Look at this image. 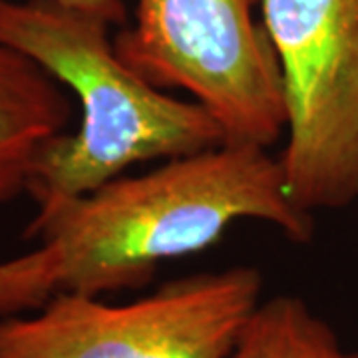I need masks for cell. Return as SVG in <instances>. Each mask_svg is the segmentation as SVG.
<instances>
[{
	"instance_id": "6da1fadb",
	"label": "cell",
	"mask_w": 358,
	"mask_h": 358,
	"mask_svg": "<svg viewBox=\"0 0 358 358\" xmlns=\"http://www.w3.org/2000/svg\"><path fill=\"white\" fill-rule=\"evenodd\" d=\"M239 221L267 223L293 243L315 231L289 199L279 157L223 141L112 179L32 221L28 235L52 249L58 293L102 296L145 287L162 263L213 247Z\"/></svg>"
},
{
	"instance_id": "7a4b0ae2",
	"label": "cell",
	"mask_w": 358,
	"mask_h": 358,
	"mask_svg": "<svg viewBox=\"0 0 358 358\" xmlns=\"http://www.w3.org/2000/svg\"><path fill=\"white\" fill-rule=\"evenodd\" d=\"M106 20L50 0H0V44L24 54L78 98L82 117L42 155L28 195L34 221L124 176L223 143L213 115L155 88L115 52Z\"/></svg>"
},
{
	"instance_id": "3957f363",
	"label": "cell",
	"mask_w": 358,
	"mask_h": 358,
	"mask_svg": "<svg viewBox=\"0 0 358 358\" xmlns=\"http://www.w3.org/2000/svg\"><path fill=\"white\" fill-rule=\"evenodd\" d=\"M114 46L155 88L203 106L225 143L271 150L285 138L281 68L261 0H136Z\"/></svg>"
},
{
	"instance_id": "277c9868",
	"label": "cell",
	"mask_w": 358,
	"mask_h": 358,
	"mask_svg": "<svg viewBox=\"0 0 358 358\" xmlns=\"http://www.w3.org/2000/svg\"><path fill=\"white\" fill-rule=\"evenodd\" d=\"M263 301L249 265L205 271L124 305L58 293L0 319V358H231Z\"/></svg>"
},
{
	"instance_id": "5b68a950",
	"label": "cell",
	"mask_w": 358,
	"mask_h": 358,
	"mask_svg": "<svg viewBox=\"0 0 358 358\" xmlns=\"http://www.w3.org/2000/svg\"><path fill=\"white\" fill-rule=\"evenodd\" d=\"M281 68L293 205L313 217L358 201V0H261Z\"/></svg>"
},
{
	"instance_id": "8992f818",
	"label": "cell",
	"mask_w": 358,
	"mask_h": 358,
	"mask_svg": "<svg viewBox=\"0 0 358 358\" xmlns=\"http://www.w3.org/2000/svg\"><path fill=\"white\" fill-rule=\"evenodd\" d=\"M70 120L64 86L0 44V207L28 193L42 155L68 134Z\"/></svg>"
},
{
	"instance_id": "52a82bcc",
	"label": "cell",
	"mask_w": 358,
	"mask_h": 358,
	"mask_svg": "<svg viewBox=\"0 0 358 358\" xmlns=\"http://www.w3.org/2000/svg\"><path fill=\"white\" fill-rule=\"evenodd\" d=\"M231 358H358L296 294L261 301Z\"/></svg>"
},
{
	"instance_id": "ba28073f",
	"label": "cell",
	"mask_w": 358,
	"mask_h": 358,
	"mask_svg": "<svg viewBox=\"0 0 358 358\" xmlns=\"http://www.w3.org/2000/svg\"><path fill=\"white\" fill-rule=\"evenodd\" d=\"M56 293V265L46 245L0 263V319L36 310Z\"/></svg>"
},
{
	"instance_id": "9c48e42d",
	"label": "cell",
	"mask_w": 358,
	"mask_h": 358,
	"mask_svg": "<svg viewBox=\"0 0 358 358\" xmlns=\"http://www.w3.org/2000/svg\"><path fill=\"white\" fill-rule=\"evenodd\" d=\"M50 2L98 16L112 26H126L128 22V10L124 0H50Z\"/></svg>"
}]
</instances>
